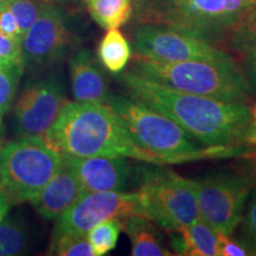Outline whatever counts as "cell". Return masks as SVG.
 Masks as SVG:
<instances>
[{
  "instance_id": "13",
  "label": "cell",
  "mask_w": 256,
  "mask_h": 256,
  "mask_svg": "<svg viewBox=\"0 0 256 256\" xmlns=\"http://www.w3.org/2000/svg\"><path fill=\"white\" fill-rule=\"evenodd\" d=\"M63 162L78 177L87 192L126 191L139 186L142 166L132 164L124 156H74L63 154Z\"/></svg>"
},
{
  "instance_id": "9",
  "label": "cell",
  "mask_w": 256,
  "mask_h": 256,
  "mask_svg": "<svg viewBox=\"0 0 256 256\" xmlns=\"http://www.w3.org/2000/svg\"><path fill=\"white\" fill-rule=\"evenodd\" d=\"M145 215L139 191L86 192L80 200L56 218L52 238L62 235L86 236L96 224L110 218Z\"/></svg>"
},
{
  "instance_id": "4",
  "label": "cell",
  "mask_w": 256,
  "mask_h": 256,
  "mask_svg": "<svg viewBox=\"0 0 256 256\" xmlns=\"http://www.w3.org/2000/svg\"><path fill=\"white\" fill-rule=\"evenodd\" d=\"M130 72L168 88L226 102L247 104L254 95L242 68L234 60L160 62L136 56Z\"/></svg>"
},
{
  "instance_id": "30",
  "label": "cell",
  "mask_w": 256,
  "mask_h": 256,
  "mask_svg": "<svg viewBox=\"0 0 256 256\" xmlns=\"http://www.w3.org/2000/svg\"><path fill=\"white\" fill-rule=\"evenodd\" d=\"M243 55H244L242 66L243 74H244L246 78L250 84L254 94H256V46L252 48L250 50L243 54Z\"/></svg>"
},
{
  "instance_id": "20",
  "label": "cell",
  "mask_w": 256,
  "mask_h": 256,
  "mask_svg": "<svg viewBox=\"0 0 256 256\" xmlns=\"http://www.w3.org/2000/svg\"><path fill=\"white\" fill-rule=\"evenodd\" d=\"M30 244V230L22 217L6 215L0 220V256L26 254Z\"/></svg>"
},
{
  "instance_id": "31",
  "label": "cell",
  "mask_w": 256,
  "mask_h": 256,
  "mask_svg": "<svg viewBox=\"0 0 256 256\" xmlns=\"http://www.w3.org/2000/svg\"><path fill=\"white\" fill-rule=\"evenodd\" d=\"M240 156L246 160L242 172L249 176L256 185V150L252 147L250 150H248L247 152H244Z\"/></svg>"
},
{
  "instance_id": "3",
  "label": "cell",
  "mask_w": 256,
  "mask_h": 256,
  "mask_svg": "<svg viewBox=\"0 0 256 256\" xmlns=\"http://www.w3.org/2000/svg\"><path fill=\"white\" fill-rule=\"evenodd\" d=\"M107 104L119 115L138 145L162 158L166 164L215 156H240L249 150L242 145L198 148L184 128L142 101L112 94Z\"/></svg>"
},
{
  "instance_id": "32",
  "label": "cell",
  "mask_w": 256,
  "mask_h": 256,
  "mask_svg": "<svg viewBox=\"0 0 256 256\" xmlns=\"http://www.w3.org/2000/svg\"><path fill=\"white\" fill-rule=\"evenodd\" d=\"M252 110V119L249 122L247 133L244 136V144L248 146H256V104Z\"/></svg>"
},
{
  "instance_id": "17",
  "label": "cell",
  "mask_w": 256,
  "mask_h": 256,
  "mask_svg": "<svg viewBox=\"0 0 256 256\" xmlns=\"http://www.w3.org/2000/svg\"><path fill=\"white\" fill-rule=\"evenodd\" d=\"M100 62L112 74H121L130 62L132 50L119 28H110L98 48Z\"/></svg>"
},
{
  "instance_id": "8",
  "label": "cell",
  "mask_w": 256,
  "mask_h": 256,
  "mask_svg": "<svg viewBox=\"0 0 256 256\" xmlns=\"http://www.w3.org/2000/svg\"><path fill=\"white\" fill-rule=\"evenodd\" d=\"M200 218L216 232L232 235L242 220L254 180L243 172L210 174L196 180Z\"/></svg>"
},
{
  "instance_id": "11",
  "label": "cell",
  "mask_w": 256,
  "mask_h": 256,
  "mask_svg": "<svg viewBox=\"0 0 256 256\" xmlns=\"http://www.w3.org/2000/svg\"><path fill=\"white\" fill-rule=\"evenodd\" d=\"M66 104L64 84L57 76L28 82L14 106V132L19 138H43Z\"/></svg>"
},
{
  "instance_id": "28",
  "label": "cell",
  "mask_w": 256,
  "mask_h": 256,
  "mask_svg": "<svg viewBox=\"0 0 256 256\" xmlns=\"http://www.w3.org/2000/svg\"><path fill=\"white\" fill-rule=\"evenodd\" d=\"M250 255L238 240L232 235L217 232V256H247Z\"/></svg>"
},
{
  "instance_id": "14",
  "label": "cell",
  "mask_w": 256,
  "mask_h": 256,
  "mask_svg": "<svg viewBox=\"0 0 256 256\" xmlns=\"http://www.w3.org/2000/svg\"><path fill=\"white\" fill-rule=\"evenodd\" d=\"M86 192L78 177L63 162L62 168L30 202L43 218L56 220Z\"/></svg>"
},
{
  "instance_id": "10",
  "label": "cell",
  "mask_w": 256,
  "mask_h": 256,
  "mask_svg": "<svg viewBox=\"0 0 256 256\" xmlns=\"http://www.w3.org/2000/svg\"><path fill=\"white\" fill-rule=\"evenodd\" d=\"M136 56L160 62L210 60L224 62L232 57L200 38L156 25H140L134 32Z\"/></svg>"
},
{
  "instance_id": "1",
  "label": "cell",
  "mask_w": 256,
  "mask_h": 256,
  "mask_svg": "<svg viewBox=\"0 0 256 256\" xmlns=\"http://www.w3.org/2000/svg\"><path fill=\"white\" fill-rule=\"evenodd\" d=\"M130 98L168 115L191 136L210 147L244 144L252 110L246 104L216 100L165 87L130 70L120 76Z\"/></svg>"
},
{
  "instance_id": "24",
  "label": "cell",
  "mask_w": 256,
  "mask_h": 256,
  "mask_svg": "<svg viewBox=\"0 0 256 256\" xmlns=\"http://www.w3.org/2000/svg\"><path fill=\"white\" fill-rule=\"evenodd\" d=\"M46 2L49 0H2V5L14 14L24 37Z\"/></svg>"
},
{
  "instance_id": "22",
  "label": "cell",
  "mask_w": 256,
  "mask_h": 256,
  "mask_svg": "<svg viewBox=\"0 0 256 256\" xmlns=\"http://www.w3.org/2000/svg\"><path fill=\"white\" fill-rule=\"evenodd\" d=\"M228 36L230 46L238 52L246 54L256 46V5L232 25Z\"/></svg>"
},
{
  "instance_id": "25",
  "label": "cell",
  "mask_w": 256,
  "mask_h": 256,
  "mask_svg": "<svg viewBox=\"0 0 256 256\" xmlns=\"http://www.w3.org/2000/svg\"><path fill=\"white\" fill-rule=\"evenodd\" d=\"M50 254L58 256H95L87 236L80 235H62L52 238Z\"/></svg>"
},
{
  "instance_id": "26",
  "label": "cell",
  "mask_w": 256,
  "mask_h": 256,
  "mask_svg": "<svg viewBox=\"0 0 256 256\" xmlns=\"http://www.w3.org/2000/svg\"><path fill=\"white\" fill-rule=\"evenodd\" d=\"M247 209L243 211L240 229L238 242L249 252L250 255H256V186L252 190Z\"/></svg>"
},
{
  "instance_id": "34",
  "label": "cell",
  "mask_w": 256,
  "mask_h": 256,
  "mask_svg": "<svg viewBox=\"0 0 256 256\" xmlns=\"http://www.w3.org/2000/svg\"><path fill=\"white\" fill-rule=\"evenodd\" d=\"M6 142H5V136L2 130H0V170H2V153H4V148H5Z\"/></svg>"
},
{
  "instance_id": "12",
  "label": "cell",
  "mask_w": 256,
  "mask_h": 256,
  "mask_svg": "<svg viewBox=\"0 0 256 256\" xmlns=\"http://www.w3.org/2000/svg\"><path fill=\"white\" fill-rule=\"evenodd\" d=\"M72 42L66 14L49 0L22 40L24 68L40 70L60 62L68 55Z\"/></svg>"
},
{
  "instance_id": "27",
  "label": "cell",
  "mask_w": 256,
  "mask_h": 256,
  "mask_svg": "<svg viewBox=\"0 0 256 256\" xmlns=\"http://www.w3.org/2000/svg\"><path fill=\"white\" fill-rule=\"evenodd\" d=\"M23 64L22 42L0 34V66H18Z\"/></svg>"
},
{
  "instance_id": "6",
  "label": "cell",
  "mask_w": 256,
  "mask_h": 256,
  "mask_svg": "<svg viewBox=\"0 0 256 256\" xmlns=\"http://www.w3.org/2000/svg\"><path fill=\"white\" fill-rule=\"evenodd\" d=\"M138 191L142 196L145 216L168 232L200 217L196 180L182 177L164 165L142 166Z\"/></svg>"
},
{
  "instance_id": "15",
  "label": "cell",
  "mask_w": 256,
  "mask_h": 256,
  "mask_svg": "<svg viewBox=\"0 0 256 256\" xmlns=\"http://www.w3.org/2000/svg\"><path fill=\"white\" fill-rule=\"evenodd\" d=\"M74 98L78 102L107 104L112 92L102 69L88 50H80L69 62Z\"/></svg>"
},
{
  "instance_id": "5",
  "label": "cell",
  "mask_w": 256,
  "mask_h": 256,
  "mask_svg": "<svg viewBox=\"0 0 256 256\" xmlns=\"http://www.w3.org/2000/svg\"><path fill=\"white\" fill-rule=\"evenodd\" d=\"M140 25H156L206 42L229 34L256 0H132Z\"/></svg>"
},
{
  "instance_id": "35",
  "label": "cell",
  "mask_w": 256,
  "mask_h": 256,
  "mask_svg": "<svg viewBox=\"0 0 256 256\" xmlns=\"http://www.w3.org/2000/svg\"><path fill=\"white\" fill-rule=\"evenodd\" d=\"M2 0H0V4H2Z\"/></svg>"
},
{
  "instance_id": "16",
  "label": "cell",
  "mask_w": 256,
  "mask_h": 256,
  "mask_svg": "<svg viewBox=\"0 0 256 256\" xmlns=\"http://www.w3.org/2000/svg\"><path fill=\"white\" fill-rule=\"evenodd\" d=\"M122 230L130 238L133 256H170L162 243L158 226L145 215H130L121 218Z\"/></svg>"
},
{
  "instance_id": "7",
  "label": "cell",
  "mask_w": 256,
  "mask_h": 256,
  "mask_svg": "<svg viewBox=\"0 0 256 256\" xmlns=\"http://www.w3.org/2000/svg\"><path fill=\"white\" fill-rule=\"evenodd\" d=\"M63 165L62 153L42 138H19L6 142L0 188L11 204L31 200Z\"/></svg>"
},
{
  "instance_id": "33",
  "label": "cell",
  "mask_w": 256,
  "mask_h": 256,
  "mask_svg": "<svg viewBox=\"0 0 256 256\" xmlns=\"http://www.w3.org/2000/svg\"><path fill=\"white\" fill-rule=\"evenodd\" d=\"M10 206H11V202H10L5 191L0 188V220L8 215Z\"/></svg>"
},
{
  "instance_id": "21",
  "label": "cell",
  "mask_w": 256,
  "mask_h": 256,
  "mask_svg": "<svg viewBox=\"0 0 256 256\" xmlns=\"http://www.w3.org/2000/svg\"><path fill=\"white\" fill-rule=\"evenodd\" d=\"M121 232L122 223L120 218L106 220L92 226L86 236L94 250V255L102 256L115 249Z\"/></svg>"
},
{
  "instance_id": "2",
  "label": "cell",
  "mask_w": 256,
  "mask_h": 256,
  "mask_svg": "<svg viewBox=\"0 0 256 256\" xmlns=\"http://www.w3.org/2000/svg\"><path fill=\"white\" fill-rule=\"evenodd\" d=\"M42 139L63 154L124 156L166 165L164 159L138 145L119 115L104 104L66 101Z\"/></svg>"
},
{
  "instance_id": "19",
  "label": "cell",
  "mask_w": 256,
  "mask_h": 256,
  "mask_svg": "<svg viewBox=\"0 0 256 256\" xmlns=\"http://www.w3.org/2000/svg\"><path fill=\"white\" fill-rule=\"evenodd\" d=\"M92 18L101 28H119L133 16L132 0H84Z\"/></svg>"
},
{
  "instance_id": "29",
  "label": "cell",
  "mask_w": 256,
  "mask_h": 256,
  "mask_svg": "<svg viewBox=\"0 0 256 256\" xmlns=\"http://www.w3.org/2000/svg\"><path fill=\"white\" fill-rule=\"evenodd\" d=\"M0 34L19 42L23 40V34L19 28L17 19L8 8L2 4H0Z\"/></svg>"
},
{
  "instance_id": "23",
  "label": "cell",
  "mask_w": 256,
  "mask_h": 256,
  "mask_svg": "<svg viewBox=\"0 0 256 256\" xmlns=\"http://www.w3.org/2000/svg\"><path fill=\"white\" fill-rule=\"evenodd\" d=\"M23 72V64L0 66V124L14 104Z\"/></svg>"
},
{
  "instance_id": "18",
  "label": "cell",
  "mask_w": 256,
  "mask_h": 256,
  "mask_svg": "<svg viewBox=\"0 0 256 256\" xmlns=\"http://www.w3.org/2000/svg\"><path fill=\"white\" fill-rule=\"evenodd\" d=\"M179 232L183 238L182 255L217 256V232L200 217Z\"/></svg>"
}]
</instances>
